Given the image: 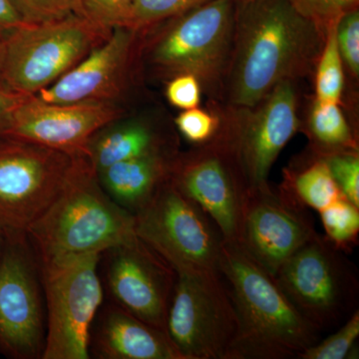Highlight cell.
<instances>
[{"mask_svg":"<svg viewBox=\"0 0 359 359\" xmlns=\"http://www.w3.org/2000/svg\"><path fill=\"white\" fill-rule=\"evenodd\" d=\"M161 153H175L173 145L145 123L129 122L97 132L86 158L97 173L116 163Z\"/></svg>","mask_w":359,"mask_h":359,"instance_id":"obj_20","label":"cell"},{"mask_svg":"<svg viewBox=\"0 0 359 359\" xmlns=\"http://www.w3.org/2000/svg\"><path fill=\"white\" fill-rule=\"evenodd\" d=\"M22 23L11 0H0V37H6Z\"/></svg>","mask_w":359,"mask_h":359,"instance_id":"obj_35","label":"cell"},{"mask_svg":"<svg viewBox=\"0 0 359 359\" xmlns=\"http://www.w3.org/2000/svg\"><path fill=\"white\" fill-rule=\"evenodd\" d=\"M171 181L207 212L224 243L240 244L250 191L237 157L221 135L177 156Z\"/></svg>","mask_w":359,"mask_h":359,"instance_id":"obj_11","label":"cell"},{"mask_svg":"<svg viewBox=\"0 0 359 359\" xmlns=\"http://www.w3.org/2000/svg\"><path fill=\"white\" fill-rule=\"evenodd\" d=\"M100 255L41 264L47 302L42 358L88 359L90 330L103 301Z\"/></svg>","mask_w":359,"mask_h":359,"instance_id":"obj_8","label":"cell"},{"mask_svg":"<svg viewBox=\"0 0 359 359\" xmlns=\"http://www.w3.org/2000/svg\"><path fill=\"white\" fill-rule=\"evenodd\" d=\"M2 237H4V233H2V231H0V248H1V240Z\"/></svg>","mask_w":359,"mask_h":359,"instance_id":"obj_37","label":"cell"},{"mask_svg":"<svg viewBox=\"0 0 359 359\" xmlns=\"http://www.w3.org/2000/svg\"><path fill=\"white\" fill-rule=\"evenodd\" d=\"M109 285L120 306L166 332L177 273L138 237L111 250Z\"/></svg>","mask_w":359,"mask_h":359,"instance_id":"obj_14","label":"cell"},{"mask_svg":"<svg viewBox=\"0 0 359 359\" xmlns=\"http://www.w3.org/2000/svg\"><path fill=\"white\" fill-rule=\"evenodd\" d=\"M134 0H82L85 18L111 32L117 27H126Z\"/></svg>","mask_w":359,"mask_h":359,"instance_id":"obj_30","label":"cell"},{"mask_svg":"<svg viewBox=\"0 0 359 359\" xmlns=\"http://www.w3.org/2000/svg\"><path fill=\"white\" fill-rule=\"evenodd\" d=\"M337 44L342 62L354 76L359 74V11H349L340 18L337 26Z\"/></svg>","mask_w":359,"mask_h":359,"instance_id":"obj_32","label":"cell"},{"mask_svg":"<svg viewBox=\"0 0 359 359\" xmlns=\"http://www.w3.org/2000/svg\"><path fill=\"white\" fill-rule=\"evenodd\" d=\"M20 238L0 254V346L20 358L41 355L43 314L39 287Z\"/></svg>","mask_w":359,"mask_h":359,"instance_id":"obj_15","label":"cell"},{"mask_svg":"<svg viewBox=\"0 0 359 359\" xmlns=\"http://www.w3.org/2000/svg\"><path fill=\"white\" fill-rule=\"evenodd\" d=\"M95 351L106 359H183L167 332L122 308L111 311L97 335Z\"/></svg>","mask_w":359,"mask_h":359,"instance_id":"obj_18","label":"cell"},{"mask_svg":"<svg viewBox=\"0 0 359 359\" xmlns=\"http://www.w3.org/2000/svg\"><path fill=\"white\" fill-rule=\"evenodd\" d=\"M228 69L229 98L250 109L276 85L311 72L325 33L290 0L238 1Z\"/></svg>","mask_w":359,"mask_h":359,"instance_id":"obj_1","label":"cell"},{"mask_svg":"<svg viewBox=\"0 0 359 359\" xmlns=\"http://www.w3.org/2000/svg\"><path fill=\"white\" fill-rule=\"evenodd\" d=\"M295 11L327 32L347 13L358 8L359 0H290Z\"/></svg>","mask_w":359,"mask_h":359,"instance_id":"obj_28","label":"cell"},{"mask_svg":"<svg viewBox=\"0 0 359 359\" xmlns=\"http://www.w3.org/2000/svg\"><path fill=\"white\" fill-rule=\"evenodd\" d=\"M278 192L299 207L318 212L344 197L325 160L316 154L285 172Z\"/></svg>","mask_w":359,"mask_h":359,"instance_id":"obj_21","label":"cell"},{"mask_svg":"<svg viewBox=\"0 0 359 359\" xmlns=\"http://www.w3.org/2000/svg\"><path fill=\"white\" fill-rule=\"evenodd\" d=\"M75 158L61 151L0 136V231L22 238L65 187Z\"/></svg>","mask_w":359,"mask_h":359,"instance_id":"obj_7","label":"cell"},{"mask_svg":"<svg viewBox=\"0 0 359 359\" xmlns=\"http://www.w3.org/2000/svg\"><path fill=\"white\" fill-rule=\"evenodd\" d=\"M238 318L223 276L177 273L166 332L183 359H226Z\"/></svg>","mask_w":359,"mask_h":359,"instance_id":"obj_10","label":"cell"},{"mask_svg":"<svg viewBox=\"0 0 359 359\" xmlns=\"http://www.w3.org/2000/svg\"><path fill=\"white\" fill-rule=\"evenodd\" d=\"M120 115L114 103H47L32 95L14 112L1 136L86 157L92 137Z\"/></svg>","mask_w":359,"mask_h":359,"instance_id":"obj_13","label":"cell"},{"mask_svg":"<svg viewBox=\"0 0 359 359\" xmlns=\"http://www.w3.org/2000/svg\"><path fill=\"white\" fill-rule=\"evenodd\" d=\"M166 96L170 104L179 109L198 107L201 100V82L192 74L176 75L167 85Z\"/></svg>","mask_w":359,"mask_h":359,"instance_id":"obj_33","label":"cell"},{"mask_svg":"<svg viewBox=\"0 0 359 359\" xmlns=\"http://www.w3.org/2000/svg\"><path fill=\"white\" fill-rule=\"evenodd\" d=\"M339 21L327 28L323 51L316 62V100L318 102L339 104L341 100L344 75L337 39Z\"/></svg>","mask_w":359,"mask_h":359,"instance_id":"obj_23","label":"cell"},{"mask_svg":"<svg viewBox=\"0 0 359 359\" xmlns=\"http://www.w3.org/2000/svg\"><path fill=\"white\" fill-rule=\"evenodd\" d=\"M136 33L115 28L86 57L35 96L47 103H113L126 82Z\"/></svg>","mask_w":359,"mask_h":359,"instance_id":"obj_17","label":"cell"},{"mask_svg":"<svg viewBox=\"0 0 359 359\" xmlns=\"http://www.w3.org/2000/svg\"><path fill=\"white\" fill-rule=\"evenodd\" d=\"M237 0H207L177 16L151 50L164 74H192L212 84L226 74L235 36Z\"/></svg>","mask_w":359,"mask_h":359,"instance_id":"obj_9","label":"cell"},{"mask_svg":"<svg viewBox=\"0 0 359 359\" xmlns=\"http://www.w3.org/2000/svg\"><path fill=\"white\" fill-rule=\"evenodd\" d=\"M134 217L137 237L177 273L222 276L224 240L219 229L171 179Z\"/></svg>","mask_w":359,"mask_h":359,"instance_id":"obj_5","label":"cell"},{"mask_svg":"<svg viewBox=\"0 0 359 359\" xmlns=\"http://www.w3.org/2000/svg\"><path fill=\"white\" fill-rule=\"evenodd\" d=\"M316 233L309 210L269 187L250 193L238 245L275 276L280 266Z\"/></svg>","mask_w":359,"mask_h":359,"instance_id":"obj_16","label":"cell"},{"mask_svg":"<svg viewBox=\"0 0 359 359\" xmlns=\"http://www.w3.org/2000/svg\"><path fill=\"white\" fill-rule=\"evenodd\" d=\"M26 235L41 264L56 263L127 244L136 238L135 217L104 191L88 159L77 156L62 190Z\"/></svg>","mask_w":359,"mask_h":359,"instance_id":"obj_3","label":"cell"},{"mask_svg":"<svg viewBox=\"0 0 359 359\" xmlns=\"http://www.w3.org/2000/svg\"><path fill=\"white\" fill-rule=\"evenodd\" d=\"M30 96L7 88L0 83V136L4 133L11 117L21 104L25 103Z\"/></svg>","mask_w":359,"mask_h":359,"instance_id":"obj_34","label":"cell"},{"mask_svg":"<svg viewBox=\"0 0 359 359\" xmlns=\"http://www.w3.org/2000/svg\"><path fill=\"white\" fill-rule=\"evenodd\" d=\"M207 0H134L126 27L138 32L167 18L200 6Z\"/></svg>","mask_w":359,"mask_h":359,"instance_id":"obj_25","label":"cell"},{"mask_svg":"<svg viewBox=\"0 0 359 359\" xmlns=\"http://www.w3.org/2000/svg\"><path fill=\"white\" fill-rule=\"evenodd\" d=\"M323 158L344 197L359 207L358 151H344Z\"/></svg>","mask_w":359,"mask_h":359,"instance_id":"obj_29","label":"cell"},{"mask_svg":"<svg viewBox=\"0 0 359 359\" xmlns=\"http://www.w3.org/2000/svg\"><path fill=\"white\" fill-rule=\"evenodd\" d=\"M254 109L219 130L237 157L250 193L269 188L271 167L299 128L292 81L276 85Z\"/></svg>","mask_w":359,"mask_h":359,"instance_id":"obj_12","label":"cell"},{"mask_svg":"<svg viewBox=\"0 0 359 359\" xmlns=\"http://www.w3.org/2000/svg\"><path fill=\"white\" fill-rule=\"evenodd\" d=\"M25 23L50 22L83 15L82 0H11Z\"/></svg>","mask_w":359,"mask_h":359,"instance_id":"obj_27","label":"cell"},{"mask_svg":"<svg viewBox=\"0 0 359 359\" xmlns=\"http://www.w3.org/2000/svg\"><path fill=\"white\" fill-rule=\"evenodd\" d=\"M83 15L18 26L6 36L0 83L35 95L53 84L109 36Z\"/></svg>","mask_w":359,"mask_h":359,"instance_id":"obj_6","label":"cell"},{"mask_svg":"<svg viewBox=\"0 0 359 359\" xmlns=\"http://www.w3.org/2000/svg\"><path fill=\"white\" fill-rule=\"evenodd\" d=\"M359 337V309L354 311L337 332L327 339L318 340L299 355V359H344L355 351Z\"/></svg>","mask_w":359,"mask_h":359,"instance_id":"obj_26","label":"cell"},{"mask_svg":"<svg viewBox=\"0 0 359 359\" xmlns=\"http://www.w3.org/2000/svg\"><path fill=\"white\" fill-rule=\"evenodd\" d=\"M309 130L313 154L325 157L344 151H358L355 137L339 104L316 100Z\"/></svg>","mask_w":359,"mask_h":359,"instance_id":"obj_22","label":"cell"},{"mask_svg":"<svg viewBox=\"0 0 359 359\" xmlns=\"http://www.w3.org/2000/svg\"><path fill=\"white\" fill-rule=\"evenodd\" d=\"M318 214L325 237L337 249L349 254L358 245L359 207L342 197Z\"/></svg>","mask_w":359,"mask_h":359,"instance_id":"obj_24","label":"cell"},{"mask_svg":"<svg viewBox=\"0 0 359 359\" xmlns=\"http://www.w3.org/2000/svg\"><path fill=\"white\" fill-rule=\"evenodd\" d=\"M4 52H6V37H0V75L4 65Z\"/></svg>","mask_w":359,"mask_h":359,"instance_id":"obj_36","label":"cell"},{"mask_svg":"<svg viewBox=\"0 0 359 359\" xmlns=\"http://www.w3.org/2000/svg\"><path fill=\"white\" fill-rule=\"evenodd\" d=\"M275 278L297 311L320 332L340 327L358 309L355 264L318 231L280 266Z\"/></svg>","mask_w":359,"mask_h":359,"instance_id":"obj_4","label":"cell"},{"mask_svg":"<svg viewBox=\"0 0 359 359\" xmlns=\"http://www.w3.org/2000/svg\"><path fill=\"white\" fill-rule=\"evenodd\" d=\"M175 123L187 140L196 145H202L212 140L219 129V120L211 113L198 107L184 110Z\"/></svg>","mask_w":359,"mask_h":359,"instance_id":"obj_31","label":"cell"},{"mask_svg":"<svg viewBox=\"0 0 359 359\" xmlns=\"http://www.w3.org/2000/svg\"><path fill=\"white\" fill-rule=\"evenodd\" d=\"M176 153H161L116 163L97 172L108 196L135 215L171 179Z\"/></svg>","mask_w":359,"mask_h":359,"instance_id":"obj_19","label":"cell"},{"mask_svg":"<svg viewBox=\"0 0 359 359\" xmlns=\"http://www.w3.org/2000/svg\"><path fill=\"white\" fill-rule=\"evenodd\" d=\"M238 1H249V0H238Z\"/></svg>","mask_w":359,"mask_h":359,"instance_id":"obj_38","label":"cell"},{"mask_svg":"<svg viewBox=\"0 0 359 359\" xmlns=\"http://www.w3.org/2000/svg\"><path fill=\"white\" fill-rule=\"evenodd\" d=\"M221 275L238 318L226 359L297 358L321 332L294 308L275 276L238 245L224 243Z\"/></svg>","mask_w":359,"mask_h":359,"instance_id":"obj_2","label":"cell"}]
</instances>
